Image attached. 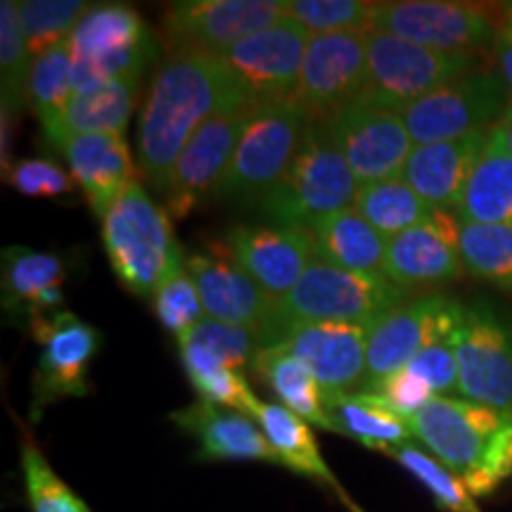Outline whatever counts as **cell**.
I'll return each mask as SVG.
<instances>
[{
	"instance_id": "1",
	"label": "cell",
	"mask_w": 512,
	"mask_h": 512,
	"mask_svg": "<svg viewBox=\"0 0 512 512\" xmlns=\"http://www.w3.org/2000/svg\"><path fill=\"white\" fill-rule=\"evenodd\" d=\"M249 105H254L252 91L223 57L185 55L166 60L140 112L138 159L145 181L164 192L197 128L216 114Z\"/></svg>"
},
{
	"instance_id": "2",
	"label": "cell",
	"mask_w": 512,
	"mask_h": 512,
	"mask_svg": "<svg viewBox=\"0 0 512 512\" xmlns=\"http://www.w3.org/2000/svg\"><path fill=\"white\" fill-rule=\"evenodd\" d=\"M411 430L472 496H491L512 477V415L437 396Z\"/></svg>"
},
{
	"instance_id": "3",
	"label": "cell",
	"mask_w": 512,
	"mask_h": 512,
	"mask_svg": "<svg viewBox=\"0 0 512 512\" xmlns=\"http://www.w3.org/2000/svg\"><path fill=\"white\" fill-rule=\"evenodd\" d=\"M408 302V292L382 273L344 271L313 259L290 294L278 299L259 330L261 349L278 344L280 335L302 323H344L370 328Z\"/></svg>"
},
{
	"instance_id": "4",
	"label": "cell",
	"mask_w": 512,
	"mask_h": 512,
	"mask_svg": "<svg viewBox=\"0 0 512 512\" xmlns=\"http://www.w3.org/2000/svg\"><path fill=\"white\" fill-rule=\"evenodd\" d=\"M358 188L361 183L332 138L330 124L309 121L297 157L275 188L261 197L259 209L273 226L309 230L325 216L351 209Z\"/></svg>"
},
{
	"instance_id": "5",
	"label": "cell",
	"mask_w": 512,
	"mask_h": 512,
	"mask_svg": "<svg viewBox=\"0 0 512 512\" xmlns=\"http://www.w3.org/2000/svg\"><path fill=\"white\" fill-rule=\"evenodd\" d=\"M102 245L119 283L138 297H155L171 275L185 268L169 211L159 209L140 183L102 216Z\"/></svg>"
},
{
	"instance_id": "6",
	"label": "cell",
	"mask_w": 512,
	"mask_h": 512,
	"mask_svg": "<svg viewBox=\"0 0 512 512\" xmlns=\"http://www.w3.org/2000/svg\"><path fill=\"white\" fill-rule=\"evenodd\" d=\"M363 34L368 50V88L363 98L392 110L482 72V55L441 53L375 29Z\"/></svg>"
},
{
	"instance_id": "7",
	"label": "cell",
	"mask_w": 512,
	"mask_h": 512,
	"mask_svg": "<svg viewBox=\"0 0 512 512\" xmlns=\"http://www.w3.org/2000/svg\"><path fill=\"white\" fill-rule=\"evenodd\" d=\"M306 126L309 117L294 100L256 102L216 197L261 200L290 169Z\"/></svg>"
},
{
	"instance_id": "8",
	"label": "cell",
	"mask_w": 512,
	"mask_h": 512,
	"mask_svg": "<svg viewBox=\"0 0 512 512\" xmlns=\"http://www.w3.org/2000/svg\"><path fill=\"white\" fill-rule=\"evenodd\" d=\"M505 8L451 0H384L373 3L368 29L399 36L441 53L479 55L494 46Z\"/></svg>"
},
{
	"instance_id": "9",
	"label": "cell",
	"mask_w": 512,
	"mask_h": 512,
	"mask_svg": "<svg viewBox=\"0 0 512 512\" xmlns=\"http://www.w3.org/2000/svg\"><path fill=\"white\" fill-rule=\"evenodd\" d=\"M69 43L76 93L128 76H143L159 50L155 36L128 5H93Z\"/></svg>"
},
{
	"instance_id": "10",
	"label": "cell",
	"mask_w": 512,
	"mask_h": 512,
	"mask_svg": "<svg viewBox=\"0 0 512 512\" xmlns=\"http://www.w3.org/2000/svg\"><path fill=\"white\" fill-rule=\"evenodd\" d=\"M453 349L465 401L512 415V318L496 304L467 306Z\"/></svg>"
},
{
	"instance_id": "11",
	"label": "cell",
	"mask_w": 512,
	"mask_h": 512,
	"mask_svg": "<svg viewBox=\"0 0 512 512\" xmlns=\"http://www.w3.org/2000/svg\"><path fill=\"white\" fill-rule=\"evenodd\" d=\"M465 309L444 294L413 299L368 328L366 377L358 392H368L384 377L408 368L420 351L437 342H451Z\"/></svg>"
},
{
	"instance_id": "12",
	"label": "cell",
	"mask_w": 512,
	"mask_h": 512,
	"mask_svg": "<svg viewBox=\"0 0 512 512\" xmlns=\"http://www.w3.org/2000/svg\"><path fill=\"white\" fill-rule=\"evenodd\" d=\"M283 15L280 0H183L164 12V43L171 57H221Z\"/></svg>"
},
{
	"instance_id": "13",
	"label": "cell",
	"mask_w": 512,
	"mask_h": 512,
	"mask_svg": "<svg viewBox=\"0 0 512 512\" xmlns=\"http://www.w3.org/2000/svg\"><path fill=\"white\" fill-rule=\"evenodd\" d=\"M368 50L363 31L311 36L294 102L309 121L328 124L337 112L366 95Z\"/></svg>"
},
{
	"instance_id": "14",
	"label": "cell",
	"mask_w": 512,
	"mask_h": 512,
	"mask_svg": "<svg viewBox=\"0 0 512 512\" xmlns=\"http://www.w3.org/2000/svg\"><path fill=\"white\" fill-rule=\"evenodd\" d=\"M505 83L501 76L479 72L441 86L425 98L401 107L403 124L415 145L446 143L489 128L505 112Z\"/></svg>"
},
{
	"instance_id": "15",
	"label": "cell",
	"mask_w": 512,
	"mask_h": 512,
	"mask_svg": "<svg viewBox=\"0 0 512 512\" xmlns=\"http://www.w3.org/2000/svg\"><path fill=\"white\" fill-rule=\"evenodd\" d=\"M29 328L41 344V356L31 380V415L38 420L50 403L91 392L88 373L93 356L100 349V332L69 311L31 320Z\"/></svg>"
},
{
	"instance_id": "16",
	"label": "cell",
	"mask_w": 512,
	"mask_h": 512,
	"mask_svg": "<svg viewBox=\"0 0 512 512\" xmlns=\"http://www.w3.org/2000/svg\"><path fill=\"white\" fill-rule=\"evenodd\" d=\"M328 124L358 183L366 185L403 176V166L415 143L399 110L358 98L337 112Z\"/></svg>"
},
{
	"instance_id": "17",
	"label": "cell",
	"mask_w": 512,
	"mask_h": 512,
	"mask_svg": "<svg viewBox=\"0 0 512 512\" xmlns=\"http://www.w3.org/2000/svg\"><path fill=\"white\" fill-rule=\"evenodd\" d=\"M254 107L256 102L245 110L216 114L207 124L197 128V133L178 157L169 185L164 190L166 209L171 216L185 219L209 195L216 197Z\"/></svg>"
},
{
	"instance_id": "18",
	"label": "cell",
	"mask_w": 512,
	"mask_h": 512,
	"mask_svg": "<svg viewBox=\"0 0 512 512\" xmlns=\"http://www.w3.org/2000/svg\"><path fill=\"white\" fill-rule=\"evenodd\" d=\"M311 34L292 17L242 38L223 53V62L247 83L254 102H285L297 93Z\"/></svg>"
},
{
	"instance_id": "19",
	"label": "cell",
	"mask_w": 512,
	"mask_h": 512,
	"mask_svg": "<svg viewBox=\"0 0 512 512\" xmlns=\"http://www.w3.org/2000/svg\"><path fill=\"white\" fill-rule=\"evenodd\" d=\"M460 256V219L437 209L430 219L387 242L384 275L401 290L451 283L463 275Z\"/></svg>"
},
{
	"instance_id": "20",
	"label": "cell",
	"mask_w": 512,
	"mask_h": 512,
	"mask_svg": "<svg viewBox=\"0 0 512 512\" xmlns=\"http://www.w3.org/2000/svg\"><path fill=\"white\" fill-rule=\"evenodd\" d=\"M228 256L278 302L316 259L306 228L235 226L226 235Z\"/></svg>"
},
{
	"instance_id": "21",
	"label": "cell",
	"mask_w": 512,
	"mask_h": 512,
	"mask_svg": "<svg viewBox=\"0 0 512 512\" xmlns=\"http://www.w3.org/2000/svg\"><path fill=\"white\" fill-rule=\"evenodd\" d=\"M368 328L344 323H302L287 328L278 344H285L316 377L323 396L351 394L366 377Z\"/></svg>"
},
{
	"instance_id": "22",
	"label": "cell",
	"mask_w": 512,
	"mask_h": 512,
	"mask_svg": "<svg viewBox=\"0 0 512 512\" xmlns=\"http://www.w3.org/2000/svg\"><path fill=\"white\" fill-rule=\"evenodd\" d=\"M185 268L197 285L207 318L256 332L264 328L275 299L230 256L197 252L185 261Z\"/></svg>"
},
{
	"instance_id": "23",
	"label": "cell",
	"mask_w": 512,
	"mask_h": 512,
	"mask_svg": "<svg viewBox=\"0 0 512 512\" xmlns=\"http://www.w3.org/2000/svg\"><path fill=\"white\" fill-rule=\"evenodd\" d=\"M60 150L69 164V174L86 192L88 204L100 219L138 183L124 133H81L64 140Z\"/></svg>"
},
{
	"instance_id": "24",
	"label": "cell",
	"mask_w": 512,
	"mask_h": 512,
	"mask_svg": "<svg viewBox=\"0 0 512 512\" xmlns=\"http://www.w3.org/2000/svg\"><path fill=\"white\" fill-rule=\"evenodd\" d=\"M185 434L197 441V458L214 460H261V463L280 465V458L268 444L266 434L256 427V420L245 413L216 406L200 399L181 411L169 415ZM283 467V465H280Z\"/></svg>"
},
{
	"instance_id": "25",
	"label": "cell",
	"mask_w": 512,
	"mask_h": 512,
	"mask_svg": "<svg viewBox=\"0 0 512 512\" xmlns=\"http://www.w3.org/2000/svg\"><path fill=\"white\" fill-rule=\"evenodd\" d=\"M489 128L467 133L446 143L415 145L406 166L403 181L434 209H456L470 181L479 155H482Z\"/></svg>"
},
{
	"instance_id": "26",
	"label": "cell",
	"mask_w": 512,
	"mask_h": 512,
	"mask_svg": "<svg viewBox=\"0 0 512 512\" xmlns=\"http://www.w3.org/2000/svg\"><path fill=\"white\" fill-rule=\"evenodd\" d=\"M67 278L57 254L29 247L3 249V306L12 318L53 316L62 304V283Z\"/></svg>"
},
{
	"instance_id": "27",
	"label": "cell",
	"mask_w": 512,
	"mask_h": 512,
	"mask_svg": "<svg viewBox=\"0 0 512 512\" xmlns=\"http://www.w3.org/2000/svg\"><path fill=\"white\" fill-rule=\"evenodd\" d=\"M456 216L467 223L512 226V152L498 124L489 128V138L465 185Z\"/></svg>"
},
{
	"instance_id": "28",
	"label": "cell",
	"mask_w": 512,
	"mask_h": 512,
	"mask_svg": "<svg viewBox=\"0 0 512 512\" xmlns=\"http://www.w3.org/2000/svg\"><path fill=\"white\" fill-rule=\"evenodd\" d=\"M138 83L140 76H128L74 93L55 126L46 131L48 143L60 150L64 140L81 133H124L138 100Z\"/></svg>"
},
{
	"instance_id": "29",
	"label": "cell",
	"mask_w": 512,
	"mask_h": 512,
	"mask_svg": "<svg viewBox=\"0 0 512 512\" xmlns=\"http://www.w3.org/2000/svg\"><path fill=\"white\" fill-rule=\"evenodd\" d=\"M316 259L344 271L382 273L387 256V238L377 233L356 209L325 216L309 228Z\"/></svg>"
},
{
	"instance_id": "30",
	"label": "cell",
	"mask_w": 512,
	"mask_h": 512,
	"mask_svg": "<svg viewBox=\"0 0 512 512\" xmlns=\"http://www.w3.org/2000/svg\"><path fill=\"white\" fill-rule=\"evenodd\" d=\"M254 420L256 425L261 427V432L266 434L275 456L280 458V465L297 472V475L311 477L316 479V482L325 484L328 489L335 491L337 496H342L344 503H347L351 510L356 508V505L347 498V494H344L342 486H339L337 477L332 475L328 463L320 456L316 437H313L309 422L299 418V415H294L292 411H287L280 403L264 401L256 406Z\"/></svg>"
},
{
	"instance_id": "31",
	"label": "cell",
	"mask_w": 512,
	"mask_h": 512,
	"mask_svg": "<svg viewBox=\"0 0 512 512\" xmlns=\"http://www.w3.org/2000/svg\"><path fill=\"white\" fill-rule=\"evenodd\" d=\"M325 413L332 432L347 434L370 451L389 453L396 446L411 444V420L396 415L377 394L351 392L325 399Z\"/></svg>"
},
{
	"instance_id": "32",
	"label": "cell",
	"mask_w": 512,
	"mask_h": 512,
	"mask_svg": "<svg viewBox=\"0 0 512 512\" xmlns=\"http://www.w3.org/2000/svg\"><path fill=\"white\" fill-rule=\"evenodd\" d=\"M252 368L278 396L280 406L304 418L309 425L332 432V422L325 413L323 389L311 370L285 344H273V347L256 351Z\"/></svg>"
},
{
	"instance_id": "33",
	"label": "cell",
	"mask_w": 512,
	"mask_h": 512,
	"mask_svg": "<svg viewBox=\"0 0 512 512\" xmlns=\"http://www.w3.org/2000/svg\"><path fill=\"white\" fill-rule=\"evenodd\" d=\"M178 351H181L185 375H188L192 387L197 389L200 399L254 418V411L261 399H256L252 394V387H249L242 370L230 368L228 363H223L211 351L200 347V344L188 342V339H178Z\"/></svg>"
},
{
	"instance_id": "34",
	"label": "cell",
	"mask_w": 512,
	"mask_h": 512,
	"mask_svg": "<svg viewBox=\"0 0 512 512\" xmlns=\"http://www.w3.org/2000/svg\"><path fill=\"white\" fill-rule=\"evenodd\" d=\"M354 209L387 240L406 233L437 211L403 181V176L361 185Z\"/></svg>"
},
{
	"instance_id": "35",
	"label": "cell",
	"mask_w": 512,
	"mask_h": 512,
	"mask_svg": "<svg viewBox=\"0 0 512 512\" xmlns=\"http://www.w3.org/2000/svg\"><path fill=\"white\" fill-rule=\"evenodd\" d=\"M74 57L72 43L62 41L36 55L27 81V105L43 124V131L55 126L64 107L74 98Z\"/></svg>"
},
{
	"instance_id": "36",
	"label": "cell",
	"mask_w": 512,
	"mask_h": 512,
	"mask_svg": "<svg viewBox=\"0 0 512 512\" xmlns=\"http://www.w3.org/2000/svg\"><path fill=\"white\" fill-rule=\"evenodd\" d=\"M460 256L467 273L512 292V226L460 221Z\"/></svg>"
},
{
	"instance_id": "37",
	"label": "cell",
	"mask_w": 512,
	"mask_h": 512,
	"mask_svg": "<svg viewBox=\"0 0 512 512\" xmlns=\"http://www.w3.org/2000/svg\"><path fill=\"white\" fill-rule=\"evenodd\" d=\"M91 8L93 5L83 0H22L19 22H22L31 55L46 53L48 48L72 38L74 29Z\"/></svg>"
},
{
	"instance_id": "38",
	"label": "cell",
	"mask_w": 512,
	"mask_h": 512,
	"mask_svg": "<svg viewBox=\"0 0 512 512\" xmlns=\"http://www.w3.org/2000/svg\"><path fill=\"white\" fill-rule=\"evenodd\" d=\"M387 456H392L403 470L411 472L430 491L437 508L444 512H482L477 508L475 496L467 491V486L444 463H439L432 453L422 451L415 444H403L392 448Z\"/></svg>"
},
{
	"instance_id": "39",
	"label": "cell",
	"mask_w": 512,
	"mask_h": 512,
	"mask_svg": "<svg viewBox=\"0 0 512 512\" xmlns=\"http://www.w3.org/2000/svg\"><path fill=\"white\" fill-rule=\"evenodd\" d=\"M31 62L34 55L19 22V3L3 0L0 3V79H3L5 112L17 110L27 100Z\"/></svg>"
},
{
	"instance_id": "40",
	"label": "cell",
	"mask_w": 512,
	"mask_h": 512,
	"mask_svg": "<svg viewBox=\"0 0 512 512\" xmlns=\"http://www.w3.org/2000/svg\"><path fill=\"white\" fill-rule=\"evenodd\" d=\"M22 475L31 512H91L72 486L62 482L31 437L22 441Z\"/></svg>"
},
{
	"instance_id": "41",
	"label": "cell",
	"mask_w": 512,
	"mask_h": 512,
	"mask_svg": "<svg viewBox=\"0 0 512 512\" xmlns=\"http://www.w3.org/2000/svg\"><path fill=\"white\" fill-rule=\"evenodd\" d=\"M285 17H292L311 36L366 31L373 3L368 0H287Z\"/></svg>"
},
{
	"instance_id": "42",
	"label": "cell",
	"mask_w": 512,
	"mask_h": 512,
	"mask_svg": "<svg viewBox=\"0 0 512 512\" xmlns=\"http://www.w3.org/2000/svg\"><path fill=\"white\" fill-rule=\"evenodd\" d=\"M152 299H155L159 323L176 339L188 335L197 323H202L207 318L200 292H197V285L192 283L188 268H181V271L171 275Z\"/></svg>"
},
{
	"instance_id": "43",
	"label": "cell",
	"mask_w": 512,
	"mask_h": 512,
	"mask_svg": "<svg viewBox=\"0 0 512 512\" xmlns=\"http://www.w3.org/2000/svg\"><path fill=\"white\" fill-rule=\"evenodd\" d=\"M181 339H188L192 344H200V347L211 351L216 358H221L223 363H228V366L235 370H245L247 366H252L256 351L261 349L259 332L256 330L216 323V320L211 318H204L202 323H197L195 328Z\"/></svg>"
},
{
	"instance_id": "44",
	"label": "cell",
	"mask_w": 512,
	"mask_h": 512,
	"mask_svg": "<svg viewBox=\"0 0 512 512\" xmlns=\"http://www.w3.org/2000/svg\"><path fill=\"white\" fill-rule=\"evenodd\" d=\"M8 181L17 192L36 200H57L74 192L72 174H67L53 159H19L10 166Z\"/></svg>"
},
{
	"instance_id": "45",
	"label": "cell",
	"mask_w": 512,
	"mask_h": 512,
	"mask_svg": "<svg viewBox=\"0 0 512 512\" xmlns=\"http://www.w3.org/2000/svg\"><path fill=\"white\" fill-rule=\"evenodd\" d=\"M370 394H377L387 403L389 408L401 418L411 420L418 415L422 408L430 406L437 399V394L432 392V387L422 377L411 373L408 368L396 370L389 377H384L382 382H377L373 389H368Z\"/></svg>"
},
{
	"instance_id": "46",
	"label": "cell",
	"mask_w": 512,
	"mask_h": 512,
	"mask_svg": "<svg viewBox=\"0 0 512 512\" xmlns=\"http://www.w3.org/2000/svg\"><path fill=\"white\" fill-rule=\"evenodd\" d=\"M408 370L422 377L432 387L434 394H453L458 392L460 384V370H458V356L451 342H437L408 363Z\"/></svg>"
},
{
	"instance_id": "47",
	"label": "cell",
	"mask_w": 512,
	"mask_h": 512,
	"mask_svg": "<svg viewBox=\"0 0 512 512\" xmlns=\"http://www.w3.org/2000/svg\"><path fill=\"white\" fill-rule=\"evenodd\" d=\"M505 8V17L498 27L496 41H494V53L498 60V69H501V79L505 83L510 93V102H512V10L510 5H503Z\"/></svg>"
},
{
	"instance_id": "48",
	"label": "cell",
	"mask_w": 512,
	"mask_h": 512,
	"mask_svg": "<svg viewBox=\"0 0 512 512\" xmlns=\"http://www.w3.org/2000/svg\"><path fill=\"white\" fill-rule=\"evenodd\" d=\"M498 126L503 128L505 140H508V147H510V152H512V102H510L508 107H505V112H503L501 121H498Z\"/></svg>"
},
{
	"instance_id": "49",
	"label": "cell",
	"mask_w": 512,
	"mask_h": 512,
	"mask_svg": "<svg viewBox=\"0 0 512 512\" xmlns=\"http://www.w3.org/2000/svg\"><path fill=\"white\" fill-rule=\"evenodd\" d=\"M508 5H510V10H512V3H508Z\"/></svg>"
},
{
	"instance_id": "50",
	"label": "cell",
	"mask_w": 512,
	"mask_h": 512,
	"mask_svg": "<svg viewBox=\"0 0 512 512\" xmlns=\"http://www.w3.org/2000/svg\"><path fill=\"white\" fill-rule=\"evenodd\" d=\"M354 512H361V510H358V508H356V510H354Z\"/></svg>"
}]
</instances>
